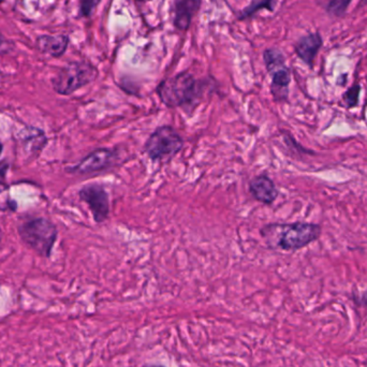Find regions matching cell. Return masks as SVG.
<instances>
[{
    "label": "cell",
    "instance_id": "6da1fadb",
    "mask_svg": "<svg viewBox=\"0 0 367 367\" xmlns=\"http://www.w3.org/2000/svg\"><path fill=\"white\" fill-rule=\"evenodd\" d=\"M216 87L214 79H198L191 73H181L159 83L156 92L166 107L181 109L191 116L206 94H211Z\"/></svg>",
    "mask_w": 367,
    "mask_h": 367
},
{
    "label": "cell",
    "instance_id": "5b68a950",
    "mask_svg": "<svg viewBox=\"0 0 367 367\" xmlns=\"http://www.w3.org/2000/svg\"><path fill=\"white\" fill-rule=\"evenodd\" d=\"M98 75L99 71L90 62H69L53 77V90L60 96H70L96 81Z\"/></svg>",
    "mask_w": 367,
    "mask_h": 367
},
{
    "label": "cell",
    "instance_id": "8fae6325",
    "mask_svg": "<svg viewBox=\"0 0 367 367\" xmlns=\"http://www.w3.org/2000/svg\"><path fill=\"white\" fill-rule=\"evenodd\" d=\"M202 0H175L174 1V26L186 31L191 25L194 14L201 7Z\"/></svg>",
    "mask_w": 367,
    "mask_h": 367
},
{
    "label": "cell",
    "instance_id": "52a82bcc",
    "mask_svg": "<svg viewBox=\"0 0 367 367\" xmlns=\"http://www.w3.org/2000/svg\"><path fill=\"white\" fill-rule=\"evenodd\" d=\"M122 155L117 149L100 147L94 149L77 164L67 166L65 171L70 175H90L113 169L121 162Z\"/></svg>",
    "mask_w": 367,
    "mask_h": 367
},
{
    "label": "cell",
    "instance_id": "7c38bea8",
    "mask_svg": "<svg viewBox=\"0 0 367 367\" xmlns=\"http://www.w3.org/2000/svg\"><path fill=\"white\" fill-rule=\"evenodd\" d=\"M322 40L320 36L318 34H309L299 40V42L295 45V53L306 65L312 66L318 51L320 50Z\"/></svg>",
    "mask_w": 367,
    "mask_h": 367
},
{
    "label": "cell",
    "instance_id": "277c9868",
    "mask_svg": "<svg viewBox=\"0 0 367 367\" xmlns=\"http://www.w3.org/2000/svg\"><path fill=\"white\" fill-rule=\"evenodd\" d=\"M185 141L174 127L162 125L151 132L144 144V153L151 162H169L183 151Z\"/></svg>",
    "mask_w": 367,
    "mask_h": 367
},
{
    "label": "cell",
    "instance_id": "ffe728a7",
    "mask_svg": "<svg viewBox=\"0 0 367 367\" xmlns=\"http://www.w3.org/2000/svg\"><path fill=\"white\" fill-rule=\"evenodd\" d=\"M355 302L359 303L360 305L366 306L367 307V292L363 293L361 296H359V299H357H357H355Z\"/></svg>",
    "mask_w": 367,
    "mask_h": 367
},
{
    "label": "cell",
    "instance_id": "cb8c5ba5",
    "mask_svg": "<svg viewBox=\"0 0 367 367\" xmlns=\"http://www.w3.org/2000/svg\"><path fill=\"white\" fill-rule=\"evenodd\" d=\"M363 1H364V3H365V1H367V0H363Z\"/></svg>",
    "mask_w": 367,
    "mask_h": 367
},
{
    "label": "cell",
    "instance_id": "603a6c76",
    "mask_svg": "<svg viewBox=\"0 0 367 367\" xmlns=\"http://www.w3.org/2000/svg\"><path fill=\"white\" fill-rule=\"evenodd\" d=\"M139 1H151V0H139Z\"/></svg>",
    "mask_w": 367,
    "mask_h": 367
},
{
    "label": "cell",
    "instance_id": "e0dca14e",
    "mask_svg": "<svg viewBox=\"0 0 367 367\" xmlns=\"http://www.w3.org/2000/svg\"><path fill=\"white\" fill-rule=\"evenodd\" d=\"M101 0H81V8H79V12L82 16L88 18L94 12V9L97 8Z\"/></svg>",
    "mask_w": 367,
    "mask_h": 367
},
{
    "label": "cell",
    "instance_id": "8992f818",
    "mask_svg": "<svg viewBox=\"0 0 367 367\" xmlns=\"http://www.w3.org/2000/svg\"><path fill=\"white\" fill-rule=\"evenodd\" d=\"M263 60L268 73L272 77L270 90L274 101L277 103L287 101L289 98L291 73L289 68L286 66L285 56L279 50L268 49L263 53Z\"/></svg>",
    "mask_w": 367,
    "mask_h": 367
},
{
    "label": "cell",
    "instance_id": "30bf717a",
    "mask_svg": "<svg viewBox=\"0 0 367 367\" xmlns=\"http://www.w3.org/2000/svg\"><path fill=\"white\" fill-rule=\"evenodd\" d=\"M18 143L27 156H37L49 143L47 134L35 126H25L18 134Z\"/></svg>",
    "mask_w": 367,
    "mask_h": 367
},
{
    "label": "cell",
    "instance_id": "44dd1931",
    "mask_svg": "<svg viewBox=\"0 0 367 367\" xmlns=\"http://www.w3.org/2000/svg\"><path fill=\"white\" fill-rule=\"evenodd\" d=\"M3 144L0 142V157H1V155H3Z\"/></svg>",
    "mask_w": 367,
    "mask_h": 367
},
{
    "label": "cell",
    "instance_id": "9c48e42d",
    "mask_svg": "<svg viewBox=\"0 0 367 367\" xmlns=\"http://www.w3.org/2000/svg\"><path fill=\"white\" fill-rule=\"evenodd\" d=\"M249 189L253 198L264 205H272L279 196L276 184L266 174L253 177L249 181Z\"/></svg>",
    "mask_w": 367,
    "mask_h": 367
},
{
    "label": "cell",
    "instance_id": "7402d4cb",
    "mask_svg": "<svg viewBox=\"0 0 367 367\" xmlns=\"http://www.w3.org/2000/svg\"><path fill=\"white\" fill-rule=\"evenodd\" d=\"M144 367H164V366H162V365H147V366H144Z\"/></svg>",
    "mask_w": 367,
    "mask_h": 367
},
{
    "label": "cell",
    "instance_id": "7a4b0ae2",
    "mask_svg": "<svg viewBox=\"0 0 367 367\" xmlns=\"http://www.w3.org/2000/svg\"><path fill=\"white\" fill-rule=\"evenodd\" d=\"M321 232L317 223L303 221L268 223L260 229L261 238L268 249L287 253L305 249L320 238Z\"/></svg>",
    "mask_w": 367,
    "mask_h": 367
},
{
    "label": "cell",
    "instance_id": "ba28073f",
    "mask_svg": "<svg viewBox=\"0 0 367 367\" xmlns=\"http://www.w3.org/2000/svg\"><path fill=\"white\" fill-rule=\"evenodd\" d=\"M77 194L79 200L88 206L94 223H102L107 220L111 205L109 192L103 184H87L79 189Z\"/></svg>",
    "mask_w": 367,
    "mask_h": 367
},
{
    "label": "cell",
    "instance_id": "d4e9b609",
    "mask_svg": "<svg viewBox=\"0 0 367 367\" xmlns=\"http://www.w3.org/2000/svg\"><path fill=\"white\" fill-rule=\"evenodd\" d=\"M0 287H1V286H0Z\"/></svg>",
    "mask_w": 367,
    "mask_h": 367
},
{
    "label": "cell",
    "instance_id": "3957f363",
    "mask_svg": "<svg viewBox=\"0 0 367 367\" xmlns=\"http://www.w3.org/2000/svg\"><path fill=\"white\" fill-rule=\"evenodd\" d=\"M18 233L28 249L43 258H51L58 238V229L50 219L33 217L25 219L18 226Z\"/></svg>",
    "mask_w": 367,
    "mask_h": 367
},
{
    "label": "cell",
    "instance_id": "d6986e66",
    "mask_svg": "<svg viewBox=\"0 0 367 367\" xmlns=\"http://www.w3.org/2000/svg\"><path fill=\"white\" fill-rule=\"evenodd\" d=\"M13 49V43L0 33V55L7 54Z\"/></svg>",
    "mask_w": 367,
    "mask_h": 367
},
{
    "label": "cell",
    "instance_id": "9a60e30c",
    "mask_svg": "<svg viewBox=\"0 0 367 367\" xmlns=\"http://www.w3.org/2000/svg\"><path fill=\"white\" fill-rule=\"evenodd\" d=\"M353 0H331L328 5V11L335 16H342L349 7Z\"/></svg>",
    "mask_w": 367,
    "mask_h": 367
},
{
    "label": "cell",
    "instance_id": "2e32d148",
    "mask_svg": "<svg viewBox=\"0 0 367 367\" xmlns=\"http://www.w3.org/2000/svg\"><path fill=\"white\" fill-rule=\"evenodd\" d=\"M361 92V86L359 85H355V86L351 87L347 92H345V94L342 96V100L345 102V105H347V107H357V103H359V96H360Z\"/></svg>",
    "mask_w": 367,
    "mask_h": 367
},
{
    "label": "cell",
    "instance_id": "5bb4252c",
    "mask_svg": "<svg viewBox=\"0 0 367 367\" xmlns=\"http://www.w3.org/2000/svg\"><path fill=\"white\" fill-rule=\"evenodd\" d=\"M276 0H253L251 5L244 9L240 18L245 20V18H251L253 14H256L259 10L266 9L268 11H273L275 7Z\"/></svg>",
    "mask_w": 367,
    "mask_h": 367
},
{
    "label": "cell",
    "instance_id": "4fadbf2b",
    "mask_svg": "<svg viewBox=\"0 0 367 367\" xmlns=\"http://www.w3.org/2000/svg\"><path fill=\"white\" fill-rule=\"evenodd\" d=\"M69 45V38L66 35H43L37 39V47L45 54L52 58H60L65 54Z\"/></svg>",
    "mask_w": 367,
    "mask_h": 367
},
{
    "label": "cell",
    "instance_id": "ac0fdd59",
    "mask_svg": "<svg viewBox=\"0 0 367 367\" xmlns=\"http://www.w3.org/2000/svg\"><path fill=\"white\" fill-rule=\"evenodd\" d=\"M10 164L7 160L0 162V194L8 189L7 175Z\"/></svg>",
    "mask_w": 367,
    "mask_h": 367
}]
</instances>
